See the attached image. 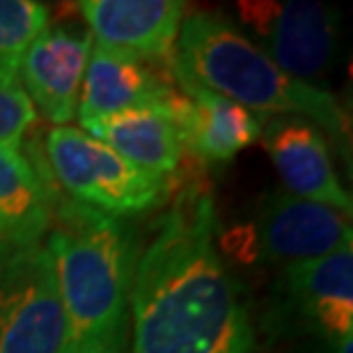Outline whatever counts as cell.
<instances>
[{
  "instance_id": "obj_1",
  "label": "cell",
  "mask_w": 353,
  "mask_h": 353,
  "mask_svg": "<svg viewBox=\"0 0 353 353\" xmlns=\"http://www.w3.org/2000/svg\"><path fill=\"white\" fill-rule=\"evenodd\" d=\"M214 197L200 183L174 195L136 257L129 292L131 353H250L241 287L216 250Z\"/></svg>"
},
{
  "instance_id": "obj_2",
  "label": "cell",
  "mask_w": 353,
  "mask_h": 353,
  "mask_svg": "<svg viewBox=\"0 0 353 353\" xmlns=\"http://www.w3.org/2000/svg\"><path fill=\"white\" fill-rule=\"evenodd\" d=\"M44 245L53 257L74 353H126L136 264L126 223L55 197Z\"/></svg>"
},
{
  "instance_id": "obj_3",
  "label": "cell",
  "mask_w": 353,
  "mask_h": 353,
  "mask_svg": "<svg viewBox=\"0 0 353 353\" xmlns=\"http://www.w3.org/2000/svg\"><path fill=\"white\" fill-rule=\"evenodd\" d=\"M168 72L262 117H310L340 143L349 140L347 115L337 99L285 74L223 14L200 10L183 17Z\"/></svg>"
},
{
  "instance_id": "obj_4",
  "label": "cell",
  "mask_w": 353,
  "mask_h": 353,
  "mask_svg": "<svg viewBox=\"0 0 353 353\" xmlns=\"http://www.w3.org/2000/svg\"><path fill=\"white\" fill-rule=\"evenodd\" d=\"M44 150L53 179L69 200L103 214H143L170 197V179L140 170L83 129L53 126L44 138Z\"/></svg>"
},
{
  "instance_id": "obj_5",
  "label": "cell",
  "mask_w": 353,
  "mask_h": 353,
  "mask_svg": "<svg viewBox=\"0 0 353 353\" xmlns=\"http://www.w3.org/2000/svg\"><path fill=\"white\" fill-rule=\"evenodd\" d=\"M0 353H74L44 241L0 243Z\"/></svg>"
},
{
  "instance_id": "obj_6",
  "label": "cell",
  "mask_w": 353,
  "mask_h": 353,
  "mask_svg": "<svg viewBox=\"0 0 353 353\" xmlns=\"http://www.w3.org/2000/svg\"><path fill=\"white\" fill-rule=\"evenodd\" d=\"M241 26L252 41L296 81L312 85L330 67L337 39V12L314 0H241Z\"/></svg>"
},
{
  "instance_id": "obj_7",
  "label": "cell",
  "mask_w": 353,
  "mask_h": 353,
  "mask_svg": "<svg viewBox=\"0 0 353 353\" xmlns=\"http://www.w3.org/2000/svg\"><path fill=\"white\" fill-rule=\"evenodd\" d=\"M88 28L46 26L19 62V83L46 122L69 126L79 108L83 74L92 51Z\"/></svg>"
},
{
  "instance_id": "obj_8",
  "label": "cell",
  "mask_w": 353,
  "mask_h": 353,
  "mask_svg": "<svg viewBox=\"0 0 353 353\" xmlns=\"http://www.w3.org/2000/svg\"><path fill=\"white\" fill-rule=\"evenodd\" d=\"M351 239V214L285 188L268 197L259 216L262 252L285 266L326 257Z\"/></svg>"
},
{
  "instance_id": "obj_9",
  "label": "cell",
  "mask_w": 353,
  "mask_h": 353,
  "mask_svg": "<svg viewBox=\"0 0 353 353\" xmlns=\"http://www.w3.org/2000/svg\"><path fill=\"white\" fill-rule=\"evenodd\" d=\"M92 39L145 62H168L186 17L179 0H81Z\"/></svg>"
},
{
  "instance_id": "obj_10",
  "label": "cell",
  "mask_w": 353,
  "mask_h": 353,
  "mask_svg": "<svg viewBox=\"0 0 353 353\" xmlns=\"http://www.w3.org/2000/svg\"><path fill=\"white\" fill-rule=\"evenodd\" d=\"M172 81L179 83V90L168 101V110L179 129L183 150L197 159L228 163L262 136L266 117L190 81Z\"/></svg>"
},
{
  "instance_id": "obj_11",
  "label": "cell",
  "mask_w": 353,
  "mask_h": 353,
  "mask_svg": "<svg viewBox=\"0 0 353 353\" xmlns=\"http://www.w3.org/2000/svg\"><path fill=\"white\" fill-rule=\"evenodd\" d=\"M154 62L133 58L94 41L83 74L76 117L83 131L101 119L140 105H165L176 92Z\"/></svg>"
},
{
  "instance_id": "obj_12",
  "label": "cell",
  "mask_w": 353,
  "mask_h": 353,
  "mask_svg": "<svg viewBox=\"0 0 353 353\" xmlns=\"http://www.w3.org/2000/svg\"><path fill=\"white\" fill-rule=\"evenodd\" d=\"M262 143L285 190L351 214V195L337 179L323 133L310 119L273 117L264 122Z\"/></svg>"
},
{
  "instance_id": "obj_13",
  "label": "cell",
  "mask_w": 353,
  "mask_h": 353,
  "mask_svg": "<svg viewBox=\"0 0 353 353\" xmlns=\"http://www.w3.org/2000/svg\"><path fill=\"white\" fill-rule=\"evenodd\" d=\"M285 287L296 312L335 347L353 337V245L326 257L285 266Z\"/></svg>"
},
{
  "instance_id": "obj_14",
  "label": "cell",
  "mask_w": 353,
  "mask_h": 353,
  "mask_svg": "<svg viewBox=\"0 0 353 353\" xmlns=\"http://www.w3.org/2000/svg\"><path fill=\"white\" fill-rule=\"evenodd\" d=\"M101 140L140 170L170 179L183 157V145L172 112L165 105H140L122 110L85 131Z\"/></svg>"
},
{
  "instance_id": "obj_15",
  "label": "cell",
  "mask_w": 353,
  "mask_h": 353,
  "mask_svg": "<svg viewBox=\"0 0 353 353\" xmlns=\"http://www.w3.org/2000/svg\"><path fill=\"white\" fill-rule=\"evenodd\" d=\"M55 193L21 150L0 147V232L7 241H41L51 228Z\"/></svg>"
},
{
  "instance_id": "obj_16",
  "label": "cell",
  "mask_w": 353,
  "mask_h": 353,
  "mask_svg": "<svg viewBox=\"0 0 353 353\" xmlns=\"http://www.w3.org/2000/svg\"><path fill=\"white\" fill-rule=\"evenodd\" d=\"M48 26V7L34 0H0V62L19 69L28 46Z\"/></svg>"
},
{
  "instance_id": "obj_17",
  "label": "cell",
  "mask_w": 353,
  "mask_h": 353,
  "mask_svg": "<svg viewBox=\"0 0 353 353\" xmlns=\"http://www.w3.org/2000/svg\"><path fill=\"white\" fill-rule=\"evenodd\" d=\"M37 122L30 99L19 83V69L0 62V147L21 150L26 133Z\"/></svg>"
},
{
  "instance_id": "obj_18",
  "label": "cell",
  "mask_w": 353,
  "mask_h": 353,
  "mask_svg": "<svg viewBox=\"0 0 353 353\" xmlns=\"http://www.w3.org/2000/svg\"><path fill=\"white\" fill-rule=\"evenodd\" d=\"M3 241H7V239L3 236V232H0V243H3Z\"/></svg>"
}]
</instances>
